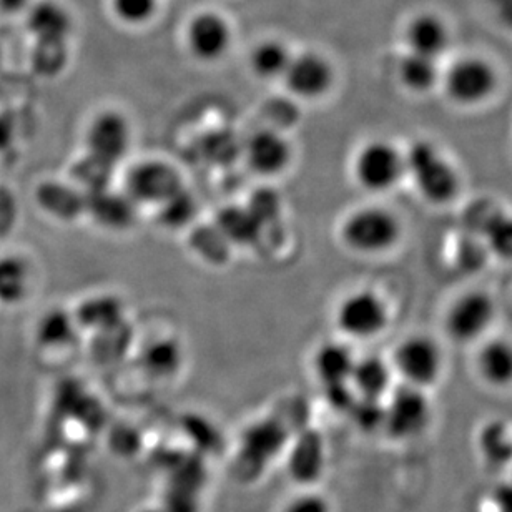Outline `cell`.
<instances>
[{"mask_svg": "<svg viewBox=\"0 0 512 512\" xmlns=\"http://www.w3.org/2000/svg\"><path fill=\"white\" fill-rule=\"evenodd\" d=\"M404 168L414 190L429 205H448L459 197L463 188L458 167L428 138L414 140L404 150Z\"/></svg>", "mask_w": 512, "mask_h": 512, "instance_id": "obj_1", "label": "cell"}, {"mask_svg": "<svg viewBox=\"0 0 512 512\" xmlns=\"http://www.w3.org/2000/svg\"><path fill=\"white\" fill-rule=\"evenodd\" d=\"M401 237L403 223L393 210L381 205L356 208L340 225L341 243L356 255H384L398 245Z\"/></svg>", "mask_w": 512, "mask_h": 512, "instance_id": "obj_2", "label": "cell"}, {"mask_svg": "<svg viewBox=\"0 0 512 512\" xmlns=\"http://www.w3.org/2000/svg\"><path fill=\"white\" fill-rule=\"evenodd\" d=\"M501 84V75L493 60L469 54L454 60L441 75V87L451 104L474 109L493 99Z\"/></svg>", "mask_w": 512, "mask_h": 512, "instance_id": "obj_3", "label": "cell"}, {"mask_svg": "<svg viewBox=\"0 0 512 512\" xmlns=\"http://www.w3.org/2000/svg\"><path fill=\"white\" fill-rule=\"evenodd\" d=\"M351 173L365 192H391L406 178L404 150L384 138L368 140L356 150Z\"/></svg>", "mask_w": 512, "mask_h": 512, "instance_id": "obj_4", "label": "cell"}, {"mask_svg": "<svg viewBox=\"0 0 512 512\" xmlns=\"http://www.w3.org/2000/svg\"><path fill=\"white\" fill-rule=\"evenodd\" d=\"M384 403V433L399 443L418 439L433 421V404L426 389L401 383L393 386Z\"/></svg>", "mask_w": 512, "mask_h": 512, "instance_id": "obj_5", "label": "cell"}, {"mask_svg": "<svg viewBox=\"0 0 512 512\" xmlns=\"http://www.w3.org/2000/svg\"><path fill=\"white\" fill-rule=\"evenodd\" d=\"M391 368L404 384L428 391L443 376V350L431 336L409 335L394 348Z\"/></svg>", "mask_w": 512, "mask_h": 512, "instance_id": "obj_6", "label": "cell"}, {"mask_svg": "<svg viewBox=\"0 0 512 512\" xmlns=\"http://www.w3.org/2000/svg\"><path fill=\"white\" fill-rule=\"evenodd\" d=\"M335 323L350 340H373L389 326L388 303L370 288L351 291L336 306Z\"/></svg>", "mask_w": 512, "mask_h": 512, "instance_id": "obj_7", "label": "cell"}, {"mask_svg": "<svg viewBox=\"0 0 512 512\" xmlns=\"http://www.w3.org/2000/svg\"><path fill=\"white\" fill-rule=\"evenodd\" d=\"M183 188L182 175L167 160L147 158L128 168L124 193L137 207H160Z\"/></svg>", "mask_w": 512, "mask_h": 512, "instance_id": "obj_8", "label": "cell"}, {"mask_svg": "<svg viewBox=\"0 0 512 512\" xmlns=\"http://www.w3.org/2000/svg\"><path fill=\"white\" fill-rule=\"evenodd\" d=\"M496 320V305L488 293L473 290L458 296L444 316V330L458 345L481 340Z\"/></svg>", "mask_w": 512, "mask_h": 512, "instance_id": "obj_9", "label": "cell"}, {"mask_svg": "<svg viewBox=\"0 0 512 512\" xmlns=\"http://www.w3.org/2000/svg\"><path fill=\"white\" fill-rule=\"evenodd\" d=\"M183 40L192 59L200 64H217L232 49L233 27L217 10H202L188 20Z\"/></svg>", "mask_w": 512, "mask_h": 512, "instance_id": "obj_10", "label": "cell"}, {"mask_svg": "<svg viewBox=\"0 0 512 512\" xmlns=\"http://www.w3.org/2000/svg\"><path fill=\"white\" fill-rule=\"evenodd\" d=\"M281 82L295 99L316 102L335 89V65L318 50H305L293 54Z\"/></svg>", "mask_w": 512, "mask_h": 512, "instance_id": "obj_11", "label": "cell"}, {"mask_svg": "<svg viewBox=\"0 0 512 512\" xmlns=\"http://www.w3.org/2000/svg\"><path fill=\"white\" fill-rule=\"evenodd\" d=\"M133 128L120 110L105 109L95 114L85 128V148L89 157L114 167L127 157L132 147Z\"/></svg>", "mask_w": 512, "mask_h": 512, "instance_id": "obj_12", "label": "cell"}, {"mask_svg": "<svg viewBox=\"0 0 512 512\" xmlns=\"http://www.w3.org/2000/svg\"><path fill=\"white\" fill-rule=\"evenodd\" d=\"M293 157L295 152L290 140L283 133L268 128L252 133L243 147L245 165L256 177H280L291 167Z\"/></svg>", "mask_w": 512, "mask_h": 512, "instance_id": "obj_13", "label": "cell"}, {"mask_svg": "<svg viewBox=\"0 0 512 512\" xmlns=\"http://www.w3.org/2000/svg\"><path fill=\"white\" fill-rule=\"evenodd\" d=\"M403 42L406 52L441 60L451 45V29L443 15L424 10L404 25Z\"/></svg>", "mask_w": 512, "mask_h": 512, "instance_id": "obj_14", "label": "cell"}, {"mask_svg": "<svg viewBox=\"0 0 512 512\" xmlns=\"http://www.w3.org/2000/svg\"><path fill=\"white\" fill-rule=\"evenodd\" d=\"M25 14V24L35 44H69L72 19L59 2L42 0L30 5Z\"/></svg>", "mask_w": 512, "mask_h": 512, "instance_id": "obj_15", "label": "cell"}, {"mask_svg": "<svg viewBox=\"0 0 512 512\" xmlns=\"http://www.w3.org/2000/svg\"><path fill=\"white\" fill-rule=\"evenodd\" d=\"M326 451L323 439L315 434H305L296 441L288 454L286 473L293 483L303 488H313L325 474Z\"/></svg>", "mask_w": 512, "mask_h": 512, "instance_id": "obj_16", "label": "cell"}, {"mask_svg": "<svg viewBox=\"0 0 512 512\" xmlns=\"http://www.w3.org/2000/svg\"><path fill=\"white\" fill-rule=\"evenodd\" d=\"M479 380L489 388L508 389L512 386V341L491 338L484 341L474 361Z\"/></svg>", "mask_w": 512, "mask_h": 512, "instance_id": "obj_17", "label": "cell"}, {"mask_svg": "<svg viewBox=\"0 0 512 512\" xmlns=\"http://www.w3.org/2000/svg\"><path fill=\"white\" fill-rule=\"evenodd\" d=\"M394 371L388 361L378 355L356 358L350 375V386L358 398L383 401L393 389Z\"/></svg>", "mask_w": 512, "mask_h": 512, "instance_id": "obj_18", "label": "cell"}, {"mask_svg": "<svg viewBox=\"0 0 512 512\" xmlns=\"http://www.w3.org/2000/svg\"><path fill=\"white\" fill-rule=\"evenodd\" d=\"M399 85L413 95H426L441 84V60L406 52L396 65Z\"/></svg>", "mask_w": 512, "mask_h": 512, "instance_id": "obj_19", "label": "cell"}, {"mask_svg": "<svg viewBox=\"0 0 512 512\" xmlns=\"http://www.w3.org/2000/svg\"><path fill=\"white\" fill-rule=\"evenodd\" d=\"M356 356L350 346L341 341H326L313 355V371L323 386L350 383Z\"/></svg>", "mask_w": 512, "mask_h": 512, "instance_id": "obj_20", "label": "cell"}, {"mask_svg": "<svg viewBox=\"0 0 512 512\" xmlns=\"http://www.w3.org/2000/svg\"><path fill=\"white\" fill-rule=\"evenodd\" d=\"M479 458L494 468H506L512 464V428L506 419H489L478 431L476 438Z\"/></svg>", "mask_w": 512, "mask_h": 512, "instance_id": "obj_21", "label": "cell"}, {"mask_svg": "<svg viewBox=\"0 0 512 512\" xmlns=\"http://www.w3.org/2000/svg\"><path fill=\"white\" fill-rule=\"evenodd\" d=\"M285 431L275 423H260L253 426L243 439V461L252 466L253 471H261L265 464L276 458L285 443Z\"/></svg>", "mask_w": 512, "mask_h": 512, "instance_id": "obj_22", "label": "cell"}, {"mask_svg": "<svg viewBox=\"0 0 512 512\" xmlns=\"http://www.w3.org/2000/svg\"><path fill=\"white\" fill-rule=\"evenodd\" d=\"M290 47L280 39H265L258 42L248 55V67L258 80H281L290 65Z\"/></svg>", "mask_w": 512, "mask_h": 512, "instance_id": "obj_23", "label": "cell"}, {"mask_svg": "<svg viewBox=\"0 0 512 512\" xmlns=\"http://www.w3.org/2000/svg\"><path fill=\"white\" fill-rule=\"evenodd\" d=\"M135 208L137 205L124 192L114 193L102 188L92 193L90 210L102 227L115 228V230L130 227L135 217Z\"/></svg>", "mask_w": 512, "mask_h": 512, "instance_id": "obj_24", "label": "cell"}, {"mask_svg": "<svg viewBox=\"0 0 512 512\" xmlns=\"http://www.w3.org/2000/svg\"><path fill=\"white\" fill-rule=\"evenodd\" d=\"M30 270L17 255L0 256V305L17 306L29 296Z\"/></svg>", "mask_w": 512, "mask_h": 512, "instance_id": "obj_25", "label": "cell"}, {"mask_svg": "<svg viewBox=\"0 0 512 512\" xmlns=\"http://www.w3.org/2000/svg\"><path fill=\"white\" fill-rule=\"evenodd\" d=\"M75 320L67 311L57 310L49 311L40 318L35 338L40 346L44 348H60L74 340Z\"/></svg>", "mask_w": 512, "mask_h": 512, "instance_id": "obj_26", "label": "cell"}, {"mask_svg": "<svg viewBox=\"0 0 512 512\" xmlns=\"http://www.w3.org/2000/svg\"><path fill=\"white\" fill-rule=\"evenodd\" d=\"M143 366L150 375L157 378L177 373L182 365V353L175 343L168 340L157 341L147 346L142 356Z\"/></svg>", "mask_w": 512, "mask_h": 512, "instance_id": "obj_27", "label": "cell"}, {"mask_svg": "<svg viewBox=\"0 0 512 512\" xmlns=\"http://www.w3.org/2000/svg\"><path fill=\"white\" fill-rule=\"evenodd\" d=\"M109 7L120 24L140 29L157 17L160 0H109Z\"/></svg>", "mask_w": 512, "mask_h": 512, "instance_id": "obj_28", "label": "cell"}, {"mask_svg": "<svg viewBox=\"0 0 512 512\" xmlns=\"http://www.w3.org/2000/svg\"><path fill=\"white\" fill-rule=\"evenodd\" d=\"M481 232L494 255L503 260H512V215L494 213L486 220Z\"/></svg>", "mask_w": 512, "mask_h": 512, "instance_id": "obj_29", "label": "cell"}, {"mask_svg": "<svg viewBox=\"0 0 512 512\" xmlns=\"http://www.w3.org/2000/svg\"><path fill=\"white\" fill-rule=\"evenodd\" d=\"M346 414L363 433L383 431L384 403L380 399L358 398Z\"/></svg>", "mask_w": 512, "mask_h": 512, "instance_id": "obj_30", "label": "cell"}, {"mask_svg": "<svg viewBox=\"0 0 512 512\" xmlns=\"http://www.w3.org/2000/svg\"><path fill=\"white\" fill-rule=\"evenodd\" d=\"M157 208L165 225H168V227H182V225L192 220L197 205H195L192 195L185 188H180L175 195L165 200Z\"/></svg>", "mask_w": 512, "mask_h": 512, "instance_id": "obj_31", "label": "cell"}, {"mask_svg": "<svg viewBox=\"0 0 512 512\" xmlns=\"http://www.w3.org/2000/svg\"><path fill=\"white\" fill-rule=\"evenodd\" d=\"M281 512H335L330 499L316 489L305 488L286 501Z\"/></svg>", "mask_w": 512, "mask_h": 512, "instance_id": "obj_32", "label": "cell"}, {"mask_svg": "<svg viewBox=\"0 0 512 512\" xmlns=\"http://www.w3.org/2000/svg\"><path fill=\"white\" fill-rule=\"evenodd\" d=\"M493 506L496 512H512V483L509 479L494 489Z\"/></svg>", "mask_w": 512, "mask_h": 512, "instance_id": "obj_33", "label": "cell"}, {"mask_svg": "<svg viewBox=\"0 0 512 512\" xmlns=\"http://www.w3.org/2000/svg\"><path fill=\"white\" fill-rule=\"evenodd\" d=\"M14 142V125L7 117L0 115V152H5Z\"/></svg>", "mask_w": 512, "mask_h": 512, "instance_id": "obj_34", "label": "cell"}, {"mask_svg": "<svg viewBox=\"0 0 512 512\" xmlns=\"http://www.w3.org/2000/svg\"><path fill=\"white\" fill-rule=\"evenodd\" d=\"M32 5V0H0V12L5 15L22 14Z\"/></svg>", "mask_w": 512, "mask_h": 512, "instance_id": "obj_35", "label": "cell"}, {"mask_svg": "<svg viewBox=\"0 0 512 512\" xmlns=\"http://www.w3.org/2000/svg\"><path fill=\"white\" fill-rule=\"evenodd\" d=\"M137 512H167L165 509L162 508V506H148V508L140 509V511Z\"/></svg>", "mask_w": 512, "mask_h": 512, "instance_id": "obj_36", "label": "cell"}, {"mask_svg": "<svg viewBox=\"0 0 512 512\" xmlns=\"http://www.w3.org/2000/svg\"><path fill=\"white\" fill-rule=\"evenodd\" d=\"M508 471H509V478L508 479L512 483V464H511V466H509Z\"/></svg>", "mask_w": 512, "mask_h": 512, "instance_id": "obj_37", "label": "cell"}]
</instances>
